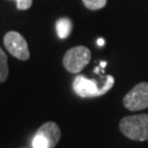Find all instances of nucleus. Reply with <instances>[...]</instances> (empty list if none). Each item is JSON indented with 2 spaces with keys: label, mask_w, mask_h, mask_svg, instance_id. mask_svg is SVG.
<instances>
[{
  "label": "nucleus",
  "mask_w": 148,
  "mask_h": 148,
  "mask_svg": "<svg viewBox=\"0 0 148 148\" xmlns=\"http://www.w3.org/2000/svg\"><path fill=\"white\" fill-rule=\"evenodd\" d=\"M32 148H51V146L43 136L35 134V136L33 137V140H32Z\"/></svg>",
  "instance_id": "9d476101"
},
{
  "label": "nucleus",
  "mask_w": 148,
  "mask_h": 148,
  "mask_svg": "<svg viewBox=\"0 0 148 148\" xmlns=\"http://www.w3.org/2000/svg\"><path fill=\"white\" fill-rule=\"evenodd\" d=\"M114 86V78L111 75L106 76V82L99 88L98 82L93 79H88L85 76H77L73 82V89L81 98H93L106 95L109 90Z\"/></svg>",
  "instance_id": "f257e3e1"
},
{
  "label": "nucleus",
  "mask_w": 148,
  "mask_h": 148,
  "mask_svg": "<svg viewBox=\"0 0 148 148\" xmlns=\"http://www.w3.org/2000/svg\"><path fill=\"white\" fill-rule=\"evenodd\" d=\"M120 130L130 139L148 140V114L125 116L120 122Z\"/></svg>",
  "instance_id": "f03ea898"
},
{
  "label": "nucleus",
  "mask_w": 148,
  "mask_h": 148,
  "mask_svg": "<svg viewBox=\"0 0 148 148\" xmlns=\"http://www.w3.org/2000/svg\"><path fill=\"white\" fill-rule=\"evenodd\" d=\"M84 5L89 10H100L106 5V0H82Z\"/></svg>",
  "instance_id": "1a4fd4ad"
},
{
  "label": "nucleus",
  "mask_w": 148,
  "mask_h": 148,
  "mask_svg": "<svg viewBox=\"0 0 148 148\" xmlns=\"http://www.w3.org/2000/svg\"><path fill=\"white\" fill-rule=\"evenodd\" d=\"M3 44L5 49L13 57L23 62L30 58V51L27 40L19 32L10 31L5 33V35L3 36Z\"/></svg>",
  "instance_id": "20e7f679"
},
{
  "label": "nucleus",
  "mask_w": 148,
  "mask_h": 148,
  "mask_svg": "<svg viewBox=\"0 0 148 148\" xmlns=\"http://www.w3.org/2000/svg\"><path fill=\"white\" fill-rule=\"evenodd\" d=\"M9 76V67H8V57L5 51L0 47V84L5 82Z\"/></svg>",
  "instance_id": "6e6552de"
},
{
  "label": "nucleus",
  "mask_w": 148,
  "mask_h": 148,
  "mask_svg": "<svg viewBox=\"0 0 148 148\" xmlns=\"http://www.w3.org/2000/svg\"><path fill=\"white\" fill-rule=\"evenodd\" d=\"M123 104L130 111L145 110L148 108V82H140L127 92Z\"/></svg>",
  "instance_id": "39448f33"
},
{
  "label": "nucleus",
  "mask_w": 148,
  "mask_h": 148,
  "mask_svg": "<svg viewBox=\"0 0 148 148\" xmlns=\"http://www.w3.org/2000/svg\"><path fill=\"white\" fill-rule=\"evenodd\" d=\"M106 66V62H102V63H101V67H102V68H104Z\"/></svg>",
  "instance_id": "ddd939ff"
},
{
  "label": "nucleus",
  "mask_w": 148,
  "mask_h": 148,
  "mask_svg": "<svg viewBox=\"0 0 148 148\" xmlns=\"http://www.w3.org/2000/svg\"><path fill=\"white\" fill-rule=\"evenodd\" d=\"M16 2L18 10H27L32 7L33 0H14Z\"/></svg>",
  "instance_id": "9b49d317"
},
{
  "label": "nucleus",
  "mask_w": 148,
  "mask_h": 148,
  "mask_svg": "<svg viewBox=\"0 0 148 148\" xmlns=\"http://www.w3.org/2000/svg\"><path fill=\"white\" fill-rule=\"evenodd\" d=\"M91 60V52L86 46H75L68 49L63 58L65 69L71 74H78Z\"/></svg>",
  "instance_id": "7ed1b4c3"
},
{
  "label": "nucleus",
  "mask_w": 148,
  "mask_h": 148,
  "mask_svg": "<svg viewBox=\"0 0 148 148\" xmlns=\"http://www.w3.org/2000/svg\"><path fill=\"white\" fill-rule=\"evenodd\" d=\"M73 29V24L71 21L68 18H60L56 22V31H57V35L59 38L65 40L70 35V32Z\"/></svg>",
  "instance_id": "0eeeda50"
},
{
  "label": "nucleus",
  "mask_w": 148,
  "mask_h": 148,
  "mask_svg": "<svg viewBox=\"0 0 148 148\" xmlns=\"http://www.w3.org/2000/svg\"><path fill=\"white\" fill-rule=\"evenodd\" d=\"M36 134L45 138L49 144L51 148H54L58 144L60 136H62L60 128L55 122H46L42 124L36 131Z\"/></svg>",
  "instance_id": "423d86ee"
},
{
  "label": "nucleus",
  "mask_w": 148,
  "mask_h": 148,
  "mask_svg": "<svg viewBox=\"0 0 148 148\" xmlns=\"http://www.w3.org/2000/svg\"><path fill=\"white\" fill-rule=\"evenodd\" d=\"M104 40L103 38H98V41H97V44H98V46H103L104 45Z\"/></svg>",
  "instance_id": "f8f14e48"
}]
</instances>
